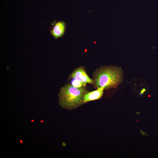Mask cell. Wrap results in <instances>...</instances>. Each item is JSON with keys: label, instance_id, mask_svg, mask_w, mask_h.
<instances>
[{"label": "cell", "instance_id": "cell-1", "mask_svg": "<svg viewBox=\"0 0 158 158\" xmlns=\"http://www.w3.org/2000/svg\"><path fill=\"white\" fill-rule=\"evenodd\" d=\"M93 84L98 89L104 87L105 90L116 88L123 81V72L121 67L116 66H101L93 73Z\"/></svg>", "mask_w": 158, "mask_h": 158}, {"label": "cell", "instance_id": "cell-2", "mask_svg": "<svg viewBox=\"0 0 158 158\" xmlns=\"http://www.w3.org/2000/svg\"><path fill=\"white\" fill-rule=\"evenodd\" d=\"M88 92L84 86L76 87L72 84H66L60 90L58 94L59 105L66 109H75L84 104V97Z\"/></svg>", "mask_w": 158, "mask_h": 158}, {"label": "cell", "instance_id": "cell-3", "mask_svg": "<svg viewBox=\"0 0 158 158\" xmlns=\"http://www.w3.org/2000/svg\"><path fill=\"white\" fill-rule=\"evenodd\" d=\"M73 78L82 82L83 85L86 86L87 83L93 84L94 81L90 78L86 73L84 66H80L75 68L70 74L68 79Z\"/></svg>", "mask_w": 158, "mask_h": 158}, {"label": "cell", "instance_id": "cell-4", "mask_svg": "<svg viewBox=\"0 0 158 158\" xmlns=\"http://www.w3.org/2000/svg\"><path fill=\"white\" fill-rule=\"evenodd\" d=\"M66 28V23L63 21L57 22L54 25L50 33L56 39L62 37L64 34Z\"/></svg>", "mask_w": 158, "mask_h": 158}, {"label": "cell", "instance_id": "cell-5", "mask_svg": "<svg viewBox=\"0 0 158 158\" xmlns=\"http://www.w3.org/2000/svg\"><path fill=\"white\" fill-rule=\"evenodd\" d=\"M105 87H102L91 92H88L84 97L83 102L85 103L88 102L98 99L103 95Z\"/></svg>", "mask_w": 158, "mask_h": 158}, {"label": "cell", "instance_id": "cell-6", "mask_svg": "<svg viewBox=\"0 0 158 158\" xmlns=\"http://www.w3.org/2000/svg\"><path fill=\"white\" fill-rule=\"evenodd\" d=\"M71 83L72 85L76 87H80L84 86L82 82L74 79L72 80Z\"/></svg>", "mask_w": 158, "mask_h": 158}]
</instances>
